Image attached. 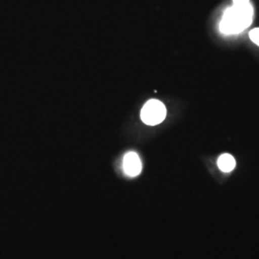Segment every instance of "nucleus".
<instances>
[{
	"label": "nucleus",
	"instance_id": "20e7f679",
	"mask_svg": "<svg viewBox=\"0 0 259 259\" xmlns=\"http://www.w3.org/2000/svg\"><path fill=\"white\" fill-rule=\"evenodd\" d=\"M217 164L219 169L224 172V173H230L232 170L235 168L236 165V161L234 159V157H232L230 154H223L222 156H220L218 158Z\"/></svg>",
	"mask_w": 259,
	"mask_h": 259
},
{
	"label": "nucleus",
	"instance_id": "7ed1b4c3",
	"mask_svg": "<svg viewBox=\"0 0 259 259\" xmlns=\"http://www.w3.org/2000/svg\"><path fill=\"white\" fill-rule=\"evenodd\" d=\"M124 173L129 177L139 176L142 170V163L136 152H129L123 158Z\"/></svg>",
	"mask_w": 259,
	"mask_h": 259
},
{
	"label": "nucleus",
	"instance_id": "39448f33",
	"mask_svg": "<svg viewBox=\"0 0 259 259\" xmlns=\"http://www.w3.org/2000/svg\"><path fill=\"white\" fill-rule=\"evenodd\" d=\"M250 40L259 47V27L252 29L249 34Z\"/></svg>",
	"mask_w": 259,
	"mask_h": 259
},
{
	"label": "nucleus",
	"instance_id": "423d86ee",
	"mask_svg": "<svg viewBox=\"0 0 259 259\" xmlns=\"http://www.w3.org/2000/svg\"><path fill=\"white\" fill-rule=\"evenodd\" d=\"M234 5H240V4H247L250 3V0H232Z\"/></svg>",
	"mask_w": 259,
	"mask_h": 259
},
{
	"label": "nucleus",
	"instance_id": "f03ea898",
	"mask_svg": "<svg viewBox=\"0 0 259 259\" xmlns=\"http://www.w3.org/2000/svg\"><path fill=\"white\" fill-rule=\"evenodd\" d=\"M166 113L165 106L160 101L153 99L143 106L140 116L146 125L156 126L165 119Z\"/></svg>",
	"mask_w": 259,
	"mask_h": 259
},
{
	"label": "nucleus",
	"instance_id": "f257e3e1",
	"mask_svg": "<svg viewBox=\"0 0 259 259\" xmlns=\"http://www.w3.org/2000/svg\"><path fill=\"white\" fill-rule=\"evenodd\" d=\"M254 11L250 3L232 5L223 15L220 31L225 35H237L250 27Z\"/></svg>",
	"mask_w": 259,
	"mask_h": 259
}]
</instances>
